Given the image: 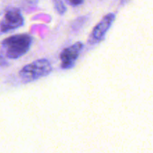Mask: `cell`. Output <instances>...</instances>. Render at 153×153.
I'll return each mask as SVG.
<instances>
[{
    "mask_svg": "<svg viewBox=\"0 0 153 153\" xmlns=\"http://www.w3.org/2000/svg\"><path fill=\"white\" fill-rule=\"evenodd\" d=\"M32 42V37L28 34L12 35L1 42V52L6 58L17 59L28 52Z\"/></svg>",
    "mask_w": 153,
    "mask_h": 153,
    "instance_id": "1",
    "label": "cell"
},
{
    "mask_svg": "<svg viewBox=\"0 0 153 153\" xmlns=\"http://www.w3.org/2000/svg\"><path fill=\"white\" fill-rule=\"evenodd\" d=\"M52 71L51 63L47 59H39L22 67L19 72L20 79L24 83L32 82L46 77Z\"/></svg>",
    "mask_w": 153,
    "mask_h": 153,
    "instance_id": "2",
    "label": "cell"
},
{
    "mask_svg": "<svg viewBox=\"0 0 153 153\" xmlns=\"http://www.w3.org/2000/svg\"><path fill=\"white\" fill-rule=\"evenodd\" d=\"M24 25V18L20 10L16 7L7 10L0 22V32L7 33Z\"/></svg>",
    "mask_w": 153,
    "mask_h": 153,
    "instance_id": "3",
    "label": "cell"
},
{
    "mask_svg": "<svg viewBox=\"0 0 153 153\" xmlns=\"http://www.w3.org/2000/svg\"><path fill=\"white\" fill-rule=\"evenodd\" d=\"M115 19V14L110 13L106 14L100 22L94 27L88 38V43L91 45L97 44L105 39L108 31L110 29Z\"/></svg>",
    "mask_w": 153,
    "mask_h": 153,
    "instance_id": "4",
    "label": "cell"
},
{
    "mask_svg": "<svg viewBox=\"0 0 153 153\" xmlns=\"http://www.w3.org/2000/svg\"><path fill=\"white\" fill-rule=\"evenodd\" d=\"M83 47L84 45L82 42H77L64 49L60 54L61 68L64 70L73 68L76 64V60L80 55Z\"/></svg>",
    "mask_w": 153,
    "mask_h": 153,
    "instance_id": "5",
    "label": "cell"
},
{
    "mask_svg": "<svg viewBox=\"0 0 153 153\" xmlns=\"http://www.w3.org/2000/svg\"><path fill=\"white\" fill-rule=\"evenodd\" d=\"M52 4H53L54 8L56 10L57 13L59 14L63 15L67 11V7L65 4L63 2L62 0H52Z\"/></svg>",
    "mask_w": 153,
    "mask_h": 153,
    "instance_id": "6",
    "label": "cell"
},
{
    "mask_svg": "<svg viewBox=\"0 0 153 153\" xmlns=\"http://www.w3.org/2000/svg\"><path fill=\"white\" fill-rule=\"evenodd\" d=\"M67 4L73 7H76V6L81 5L84 2V0H64Z\"/></svg>",
    "mask_w": 153,
    "mask_h": 153,
    "instance_id": "7",
    "label": "cell"
},
{
    "mask_svg": "<svg viewBox=\"0 0 153 153\" xmlns=\"http://www.w3.org/2000/svg\"><path fill=\"white\" fill-rule=\"evenodd\" d=\"M27 1L31 4H37L38 2V0H27Z\"/></svg>",
    "mask_w": 153,
    "mask_h": 153,
    "instance_id": "8",
    "label": "cell"
},
{
    "mask_svg": "<svg viewBox=\"0 0 153 153\" xmlns=\"http://www.w3.org/2000/svg\"><path fill=\"white\" fill-rule=\"evenodd\" d=\"M129 0H120V4H125L126 3L128 2Z\"/></svg>",
    "mask_w": 153,
    "mask_h": 153,
    "instance_id": "9",
    "label": "cell"
}]
</instances>
